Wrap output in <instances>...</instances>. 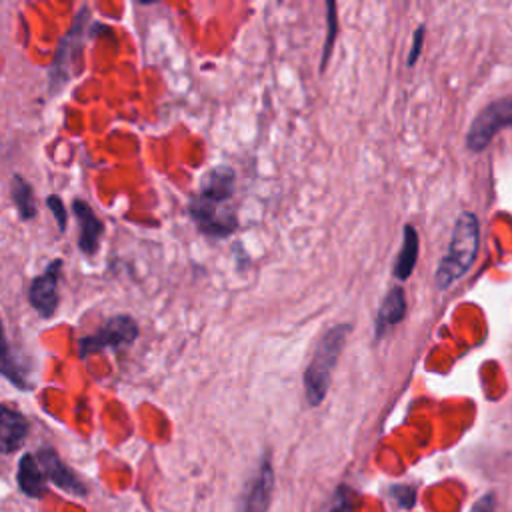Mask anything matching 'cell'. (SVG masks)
Returning a JSON list of instances; mask_svg holds the SVG:
<instances>
[{
  "instance_id": "1",
  "label": "cell",
  "mask_w": 512,
  "mask_h": 512,
  "mask_svg": "<svg viewBox=\"0 0 512 512\" xmlns=\"http://www.w3.org/2000/svg\"><path fill=\"white\" fill-rule=\"evenodd\" d=\"M236 192V174L230 166L208 170L198 192L188 200L186 212L196 228L210 238H226L238 228L236 210L230 206Z\"/></svg>"
},
{
  "instance_id": "2",
  "label": "cell",
  "mask_w": 512,
  "mask_h": 512,
  "mask_svg": "<svg viewBox=\"0 0 512 512\" xmlns=\"http://www.w3.org/2000/svg\"><path fill=\"white\" fill-rule=\"evenodd\" d=\"M480 246V222L474 212L464 210L454 222L448 250L436 268V286L440 290L458 282L476 262Z\"/></svg>"
},
{
  "instance_id": "3",
  "label": "cell",
  "mask_w": 512,
  "mask_h": 512,
  "mask_svg": "<svg viewBox=\"0 0 512 512\" xmlns=\"http://www.w3.org/2000/svg\"><path fill=\"white\" fill-rule=\"evenodd\" d=\"M350 328V324H336L320 336L312 358L304 370V394L310 406H318L326 398L332 372L342 354Z\"/></svg>"
},
{
  "instance_id": "4",
  "label": "cell",
  "mask_w": 512,
  "mask_h": 512,
  "mask_svg": "<svg viewBox=\"0 0 512 512\" xmlns=\"http://www.w3.org/2000/svg\"><path fill=\"white\" fill-rule=\"evenodd\" d=\"M90 24H92L90 8L82 6L74 16V22H72L68 34L60 38L54 60L48 68V80H50V92L52 94H58L72 80L74 68L82 60V52H84V44L88 40Z\"/></svg>"
},
{
  "instance_id": "5",
  "label": "cell",
  "mask_w": 512,
  "mask_h": 512,
  "mask_svg": "<svg viewBox=\"0 0 512 512\" xmlns=\"http://www.w3.org/2000/svg\"><path fill=\"white\" fill-rule=\"evenodd\" d=\"M140 330L132 316L116 314L106 318L98 330L86 334L78 342V356L86 360L88 356L100 354L104 350H122L136 342Z\"/></svg>"
},
{
  "instance_id": "6",
  "label": "cell",
  "mask_w": 512,
  "mask_h": 512,
  "mask_svg": "<svg viewBox=\"0 0 512 512\" xmlns=\"http://www.w3.org/2000/svg\"><path fill=\"white\" fill-rule=\"evenodd\" d=\"M512 126V98H498L484 106L476 118L472 120L468 134H466V146L472 152H482L492 138L502 130Z\"/></svg>"
},
{
  "instance_id": "7",
  "label": "cell",
  "mask_w": 512,
  "mask_h": 512,
  "mask_svg": "<svg viewBox=\"0 0 512 512\" xmlns=\"http://www.w3.org/2000/svg\"><path fill=\"white\" fill-rule=\"evenodd\" d=\"M62 268H64V260L54 258L52 262H48V266L42 270V274H38L30 282V288H28L30 306L46 320L52 318L58 310Z\"/></svg>"
},
{
  "instance_id": "8",
  "label": "cell",
  "mask_w": 512,
  "mask_h": 512,
  "mask_svg": "<svg viewBox=\"0 0 512 512\" xmlns=\"http://www.w3.org/2000/svg\"><path fill=\"white\" fill-rule=\"evenodd\" d=\"M272 488H274V470L268 454H264L254 476L246 484L238 512H268Z\"/></svg>"
},
{
  "instance_id": "9",
  "label": "cell",
  "mask_w": 512,
  "mask_h": 512,
  "mask_svg": "<svg viewBox=\"0 0 512 512\" xmlns=\"http://www.w3.org/2000/svg\"><path fill=\"white\" fill-rule=\"evenodd\" d=\"M36 460L42 466L46 478L56 484L60 490L74 494V496H84L86 494V484L74 474V470H70L62 458L58 456V452L50 446H44L36 452Z\"/></svg>"
},
{
  "instance_id": "10",
  "label": "cell",
  "mask_w": 512,
  "mask_h": 512,
  "mask_svg": "<svg viewBox=\"0 0 512 512\" xmlns=\"http://www.w3.org/2000/svg\"><path fill=\"white\" fill-rule=\"evenodd\" d=\"M72 214H74V218L78 222V228H80V234H78L80 252L86 254V256H94L100 248V238L106 230L104 222L96 216L92 206L82 198H76L72 202Z\"/></svg>"
},
{
  "instance_id": "11",
  "label": "cell",
  "mask_w": 512,
  "mask_h": 512,
  "mask_svg": "<svg viewBox=\"0 0 512 512\" xmlns=\"http://www.w3.org/2000/svg\"><path fill=\"white\" fill-rule=\"evenodd\" d=\"M30 432L28 418L12 404L0 402V452L12 454L20 450Z\"/></svg>"
},
{
  "instance_id": "12",
  "label": "cell",
  "mask_w": 512,
  "mask_h": 512,
  "mask_svg": "<svg viewBox=\"0 0 512 512\" xmlns=\"http://www.w3.org/2000/svg\"><path fill=\"white\" fill-rule=\"evenodd\" d=\"M46 474L36 460V454L26 452L18 462L16 482L18 488L30 498H42L46 494Z\"/></svg>"
},
{
  "instance_id": "13",
  "label": "cell",
  "mask_w": 512,
  "mask_h": 512,
  "mask_svg": "<svg viewBox=\"0 0 512 512\" xmlns=\"http://www.w3.org/2000/svg\"><path fill=\"white\" fill-rule=\"evenodd\" d=\"M406 314V294L404 288L392 286L384 296L376 314V338H382L388 328L398 324Z\"/></svg>"
},
{
  "instance_id": "14",
  "label": "cell",
  "mask_w": 512,
  "mask_h": 512,
  "mask_svg": "<svg viewBox=\"0 0 512 512\" xmlns=\"http://www.w3.org/2000/svg\"><path fill=\"white\" fill-rule=\"evenodd\" d=\"M0 376L6 378L8 382H12L18 390H32V382L28 380L24 368L16 360L12 348L6 340L2 318H0Z\"/></svg>"
},
{
  "instance_id": "15",
  "label": "cell",
  "mask_w": 512,
  "mask_h": 512,
  "mask_svg": "<svg viewBox=\"0 0 512 512\" xmlns=\"http://www.w3.org/2000/svg\"><path fill=\"white\" fill-rule=\"evenodd\" d=\"M418 248H420L418 232L412 224H406L402 228V246H400V252L394 262V276L398 280L410 278V274L416 266V260H418Z\"/></svg>"
},
{
  "instance_id": "16",
  "label": "cell",
  "mask_w": 512,
  "mask_h": 512,
  "mask_svg": "<svg viewBox=\"0 0 512 512\" xmlns=\"http://www.w3.org/2000/svg\"><path fill=\"white\" fill-rule=\"evenodd\" d=\"M10 198L18 210L20 220H32L36 216V198H34V190L32 184L20 176L14 174L10 180Z\"/></svg>"
},
{
  "instance_id": "17",
  "label": "cell",
  "mask_w": 512,
  "mask_h": 512,
  "mask_svg": "<svg viewBox=\"0 0 512 512\" xmlns=\"http://www.w3.org/2000/svg\"><path fill=\"white\" fill-rule=\"evenodd\" d=\"M326 24H328V32H326V40H324V48H322V60H320V72L326 70L328 58L332 54V46L334 40L338 36V14H336V4L330 0L326 2Z\"/></svg>"
},
{
  "instance_id": "18",
  "label": "cell",
  "mask_w": 512,
  "mask_h": 512,
  "mask_svg": "<svg viewBox=\"0 0 512 512\" xmlns=\"http://www.w3.org/2000/svg\"><path fill=\"white\" fill-rule=\"evenodd\" d=\"M46 206L52 212V216H54V220L58 224V230L64 232L66 224H68V210H66L64 202H62V198L56 196V194H50V196H46Z\"/></svg>"
},
{
  "instance_id": "19",
  "label": "cell",
  "mask_w": 512,
  "mask_h": 512,
  "mask_svg": "<svg viewBox=\"0 0 512 512\" xmlns=\"http://www.w3.org/2000/svg\"><path fill=\"white\" fill-rule=\"evenodd\" d=\"M422 42H424V26H418L412 34V46H410V54H408V66H414L416 60L420 58L422 52Z\"/></svg>"
}]
</instances>
